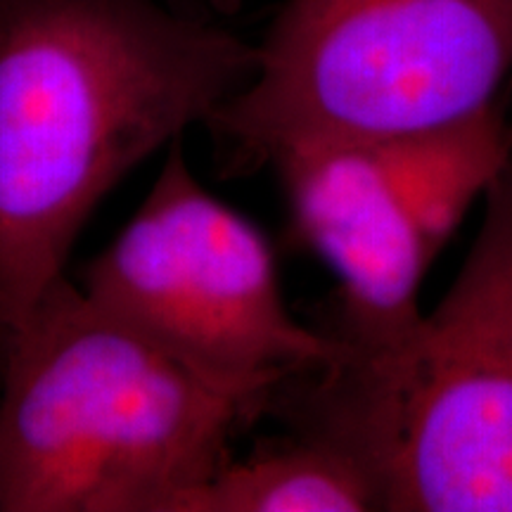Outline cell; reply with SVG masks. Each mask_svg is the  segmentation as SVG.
<instances>
[{"label":"cell","instance_id":"cell-1","mask_svg":"<svg viewBox=\"0 0 512 512\" xmlns=\"http://www.w3.org/2000/svg\"><path fill=\"white\" fill-rule=\"evenodd\" d=\"M256 60L171 0H0V351L98 204L207 124Z\"/></svg>","mask_w":512,"mask_h":512},{"label":"cell","instance_id":"cell-2","mask_svg":"<svg viewBox=\"0 0 512 512\" xmlns=\"http://www.w3.org/2000/svg\"><path fill=\"white\" fill-rule=\"evenodd\" d=\"M0 512H178L278 387L188 366L57 278L0 351Z\"/></svg>","mask_w":512,"mask_h":512},{"label":"cell","instance_id":"cell-3","mask_svg":"<svg viewBox=\"0 0 512 512\" xmlns=\"http://www.w3.org/2000/svg\"><path fill=\"white\" fill-rule=\"evenodd\" d=\"M256 50L252 79L207 121L238 166L491 110L512 72V0H285Z\"/></svg>","mask_w":512,"mask_h":512},{"label":"cell","instance_id":"cell-4","mask_svg":"<svg viewBox=\"0 0 512 512\" xmlns=\"http://www.w3.org/2000/svg\"><path fill=\"white\" fill-rule=\"evenodd\" d=\"M482 200L475 245L406 347L320 373L389 512H512V155Z\"/></svg>","mask_w":512,"mask_h":512},{"label":"cell","instance_id":"cell-5","mask_svg":"<svg viewBox=\"0 0 512 512\" xmlns=\"http://www.w3.org/2000/svg\"><path fill=\"white\" fill-rule=\"evenodd\" d=\"M512 155L498 105L460 124L389 138L283 147L271 162L292 233L339 280L337 361L375 366L418 330L420 285L467 209Z\"/></svg>","mask_w":512,"mask_h":512},{"label":"cell","instance_id":"cell-6","mask_svg":"<svg viewBox=\"0 0 512 512\" xmlns=\"http://www.w3.org/2000/svg\"><path fill=\"white\" fill-rule=\"evenodd\" d=\"M83 292L169 354L221 380L278 387L339 356L287 309L266 233L192 174L183 136L155 185L83 273Z\"/></svg>","mask_w":512,"mask_h":512},{"label":"cell","instance_id":"cell-7","mask_svg":"<svg viewBox=\"0 0 512 512\" xmlns=\"http://www.w3.org/2000/svg\"><path fill=\"white\" fill-rule=\"evenodd\" d=\"M368 510H384V489L373 467L337 441L294 430L245 460H228L178 512Z\"/></svg>","mask_w":512,"mask_h":512},{"label":"cell","instance_id":"cell-8","mask_svg":"<svg viewBox=\"0 0 512 512\" xmlns=\"http://www.w3.org/2000/svg\"><path fill=\"white\" fill-rule=\"evenodd\" d=\"M209 3L211 8H216L219 12H235L240 0H209Z\"/></svg>","mask_w":512,"mask_h":512},{"label":"cell","instance_id":"cell-9","mask_svg":"<svg viewBox=\"0 0 512 512\" xmlns=\"http://www.w3.org/2000/svg\"><path fill=\"white\" fill-rule=\"evenodd\" d=\"M171 3L178 5V8H188V10H192V0H171Z\"/></svg>","mask_w":512,"mask_h":512}]
</instances>
